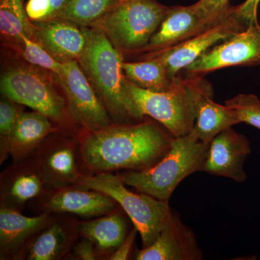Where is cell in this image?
Segmentation results:
<instances>
[{
  "mask_svg": "<svg viewBox=\"0 0 260 260\" xmlns=\"http://www.w3.org/2000/svg\"><path fill=\"white\" fill-rule=\"evenodd\" d=\"M174 138L161 124L148 120L80 132L84 172L97 174L148 169L164 158Z\"/></svg>",
  "mask_w": 260,
  "mask_h": 260,
  "instance_id": "1",
  "label": "cell"
},
{
  "mask_svg": "<svg viewBox=\"0 0 260 260\" xmlns=\"http://www.w3.org/2000/svg\"><path fill=\"white\" fill-rule=\"evenodd\" d=\"M83 29L86 44L78 61L114 124H135L144 120L124 89L121 51L99 29Z\"/></svg>",
  "mask_w": 260,
  "mask_h": 260,
  "instance_id": "2",
  "label": "cell"
},
{
  "mask_svg": "<svg viewBox=\"0 0 260 260\" xmlns=\"http://www.w3.org/2000/svg\"><path fill=\"white\" fill-rule=\"evenodd\" d=\"M209 144L191 132L186 136L174 138L170 150L153 167L116 174L126 186L138 192L169 201L181 181L191 174L203 172Z\"/></svg>",
  "mask_w": 260,
  "mask_h": 260,
  "instance_id": "3",
  "label": "cell"
},
{
  "mask_svg": "<svg viewBox=\"0 0 260 260\" xmlns=\"http://www.w3.org/2000/svg\"><path fill=\"white\" fill-rule=\"evenodd\" d=\"M44 70L30 64H14L2 73L0 90L3 96L42 113L61 130H80L70 115L66 99Z\"/></svg>",
  "mask_w": 260,
  "mask_h": 260,
  "instance_id": "4",
  "label": "cell"
},
{
  "mask_svg": "<svg viewBox=\"0 0 260 260\" xmlns=\"http://www.w3.org/2000/svg\"><path fill=\"white\" fill-rule=\"evenodd\" d=\"M124 89L142 116L161 124L174 138L190 134L196 122V100L190 78L178 75L170 90L142 88L125 78Z\"/></svg>",
  "mask_w": 260,
  "mask_h": 260,
  "instance_id": "5",
  "label": "cell"
},
{
  "mask_svg": "<svg viewBox=\"0 0 260 260\" xmlns=\"http://www.w3.org/2000/svg\"><path fill=\"white\" fill-rule=\"evenodd\" d=\"M169 8L156 0H120L90 27L102 30L120 51L143 50Z\"/></svg>",
  "mask_w": 260,
  "mask_h": 260,
  "instance_id": "6",
  "label": "cell"
},
{
  "mask_svg": "<svg viewBox=\"0 0 260 260\" xmlns=\"http://www.w3.org/2000/svg\"><path fill=\"white\" fill-rule=\"evenodd\" d=\"M76 186L102 191L115 200L138 229L142 248L148 247L155 242L172 210L169 201L129 190L113 173L85 174Z\"/></svg>",
  "mask_w": 260,
  "mask_h": 260,
  "instance_id": "7",
  "label": "cell"
},
{
  "mask_svg": "<svg viewBox=\"0 0 260 260\" xmlns=\"http://www.w3.org/2000/svg\"><path fill=\"white\" fill-rule=\"evenodd\" d=\"M49 190L76 186L85 175L78 134L59 129L47 137L31 155Z\"/></svg>",
  "mask_w": 260,
  "mask_h": 260,
  "instance_id": "8",
  "label": "cell"
},
{
  "mask_svg": "<svg viewBox=\"0 0 260 260\" xmlns=\"http://www.w3.org/2000/svg\"><path fill=\"white\" fill-rule=\"evenodd\" d=\"M55 77L80 132L97 131L114 124L78 61L62 63Z\"/></svg>",
  "mask_w": 260,
  "mask_h": 260,
  "instance_id": "9",
  "label": "cell"
},
{
  "mask_svg": "<svg viewBox=\"0 0 260 260\" xmlns=\"http://www.w3.org/2000/svg\"><path fill=\"white\" fill-rule=\"evenodd\" d=\"M247 27L238 15L236 7H232L226 15L194 37L174 47L154 51L150 56L161 61L169 76L174 78L210 48Z\"/></svg>",
  "mask_w": 260,
  "mask_h": 260,
  "instance_id": "10",
  "label": "cell"
},
{
  "mask_svg": "<svg viewBox=\"0 0 260 260\" xmlns=\"http://www.w3.org/2000/svg\"><path fill=\"white\" fill-rule=\"evenodd\" d=\"M260 64V25L258 20L210 48L185 70L188 74L201 75L236 66Z\"/></svg>",
  "mask_w": 260,
  "mask_h": 260,
  "instance_id": "11",
  "label": "cell"
},
{
  "mask_svg": "<svg viewBox=\"0 0 260 260\" xmlns=\"http://www.w3.org/2000/svg\"><path fill=\"white\" fill-rule=\"evenodd\" d=\"M28 206L37 214H70L90 220L114 211L119 205L102 191L71 186L49 191Z\"/></svg>",
  "mask_w": 260,
  "mask_h": 260,
  "instance_id": "12",
  "label": "cell"
},
{
  "mask_svg": "<svg viewBox=\"0 0 260 260\" xmlns=\"http://www.w3.org/2000/svg\"><path fill=\"white\" fill-rule=\"evenodd\" d=\"M78 223L79 220L73 215L54 214L16 260L67 259L80 237Z\"/></svg>",
  "mask_w": 260,
  "mask_h": 260,
  "instance_id": "13",
  "label": "cell"
},
{
  "mask_svg": "<svg viewBox=\"0 0 260 260\" xmlns=\"http://www.w3.org/2000/svg\"><path fill=\"white\" fill-rule=\"evenodd\" d=\"M251 152L250 142L245 135L229 128L210 141L203 172L244 182L247 179L244 164Z\"/></svg>",
  "mask_w": 260,
  "mask_h": 260,
  "instance_id": "14",
  "label": "cell"
},
{
  "mask_svg": "<svg viewBox=\"0 0 260 260\" xmlns=\"http://www.w3.org/2000/svg\"><path fill=\"white\" fill-rule=\"evenodd\" d=\"M49 190L42 173L30 157L13 162L0 175V207L22 212Z\"/></svg>",
  "mask_w": 260,
  "mask_h": 260,
  "instance_id": "15",
  "label": "cell"
},
{
  "mask_svg": "<svg viewBox=\"0 0 260 260\" xmlns=\"http://www.w3.org/2000/svg\"><path fill=\"white\" fill-rule=\"evenodd\" d=\"M135 257L137 260H202L204 254L194 233L172 209L155 242L137 251Z\"/></svg>",
  "mask_w": 260,
  "mask_h": 260,
  "instance_id": "16",
  "label": "cell"
},
{
  "mask_svg": "<svg viewBox=\"0 0 260 260\" xmlns=\"http://www.w3.org/2000/svg\"><path fill=\"white\" fill-rule=\"evenodd\" d=\"M196 100V122L192 133L201 141H210L225 129L240 124L237 112L213 101L211 85L201 75H189Z\"/></svg>",
  "mask_w": 260,
  "mask_h": 260,
  "instance_id": "17",
  "label": "cell"
},
{
  "mask_svg": "<svg viewBox=\"0 0 260 260\" xmlns=\"http://www.w3.org/2000/svg\"><path fill=\"white\" fill-rule=\"evenodd\" d=\"M32 23L35 42L56 61L64 63L79 59L86 44L83 27L61 19Z\"/></svg>",
  "mask_w": 260,
  "mask_h": 260,
  "instance_id": "18",
  "label": "cell"
},
{
  "mask_svg": "<svg viewBox=\"0 0 260 260\" xmlns=\"http://www.w3.org/2000/svg\"><path fill=\"white\" fill-rule=\"evenodd\" d=\"M54 214L29 217L0 207V259L16 260L32 238L47 225Z\"/></svg>",
  "mask_w": 260,
  "mask_h": 260,
  "instance_id": "19",
  "label": "cell"
},
{
  "mask_svg": "<svg viewBox=\"0 0 260 260\" xmlns=\"http://www.w3.org/2000/svg\"><path fill=\"white\" fill-rule=\"evenodd\" d=\"M129 220L119 205L117 209L107 215L79 220L80 235L93 243L99 259L107 260L127 237Z\"/></svg>",
  "mask_w": 260,
  "mask_h": 260,
  "instance_id": "20",
  "label": "cell"
},
{
  "mask_svg": "<svg viewBox=\"0 0 260 260\" xmlns=\"http://www.w3.org/2000/svg\"><path fill=\"white\" fill-rule=\"evenodd\" d=\"M210 25L203 21L191 5L170 7L158 30L143 50L157 51L174 47L194 37Z\"/></svg>",
  "mask_w": 260,
  "mask_h": 260,
  "instance_id": "21",
  "label": "cell"
},
{
  "mask_svg": "<svg viewBox=\"0 0 260 260\" xmlns=\"http://www.w3.org/2000/svg\"><path fill=\"white\" fill-rule=\"evenodd\" d=\"M59 129L54 121L42 113L22 112L9 139L10 155L13 162L30 158L49 135Z\"/></svg>",
  "mask_w": 260,
  "mask_h": 260,
  "instance_id": "22",
  "label": "cell"
},
{
  "mask_svg": "<svg viewBox=\"0 0 260 260\" xmlns=\"http://www.w3.org/2000/svg\"><path fill=\"white\" fill-rule=\"evenodd\" d=\"M0 32L3 40L14 49L23 37L35 41L34 24L27 15L24 0H0Z\"/></svg>",
  "mask_w": 260,
  "mask_h": 260,
  "instance_id": "23",
  "label": "cell"
},
{
  "mask_svg": "<svg viewBox=\"0 0 260 260\" xmlns=\"http://www.w3.org/2000/svg\"><path fill=\"white\" fill-rule=\"evenodd\" d=\"M124 77L140 88L153 91H167L172 88L175 78H172L164 64L150 56L146 60L123 62Z\"/></svg>",
  "mask_w": 260,
  "mask_h": 260,
  "instance_id": "24",
  "label": "cell"
},
{
  "mask_svg": "<svg viewBox=\"0 0 260 260\" xmlns=\"http://www.w3.org/2000/svg\"><path fill=\"white\" fill-rule=\"evenodd\" d=\"M120 0H69L55 18L80 27H90L116 6Z\"/></svg>",
  "mask_w": 260,
  "mask_h": 260,
  "instance_id": "25",
  "label": "cell"
},
{
  "mask_svg": "<svg viewBox=\"0 0 260 260\" xmlns=\"http://www.w3.org/2000/svg\"><path fill=\"white\" fill-rule=\"evenodd\" d=\"M23 59L28 64L49 72L56 76L60 71L61 64L39 43L27 37H23L21 43L16 48Z\"/></svg>",
  "mask_w": 260,
  "mask_h": 260,
  "instance_id": "26",
  "label": "cell"
},
{
  "mask_svg": "<svg viewBox=\"0 0 260 260\" xmlns=\"http://www.w3.org/2000/svg\"><path fill=\"white\" fill-rule=\"evenodd\" d=\"M21 104L3 96L0 102V164L10 156L9 139L19 116L23 112Z\"/></svg>",
  "mask_w": 260,
  "mask_h": 260,
  "instance_id": "27",
  "label": "cell"
},
{
  "mask_svg": "<svg viewBox=\"0 0 260 260\" xmlns=\"http://www.w3.org/2000/svg\"><path fill=\"white\" fill-rule=\"evenodd\" d=\"M225 105L237 112L241 123L260 130V100L253 94H239L229 99Z\"/></svg>",
  "mask_w": 260,
  "mask_h": 260,
  "instance_id": "28",
  "label": "cell"
},
{
  "mask_svg": "<svg viewBox=\"0 0 260 260\" xmlns=\"http://www.w3.org/2000/svg\"><path fill=\"white\" fill-rule=\"evenodd\" d=\"M69 0H28L25 10L30 21H46L55 18Z\"/></svg>",
  "mask_w": 260,
  "mask_h": 260,
  "instance_id": "29",
  "label": "cell"
},
{
  "mask_svg": "<svg viewBox=\"0 0 260 260\" xmlns=\"http://www.w3.org/2000/svg\"><path fill=\"white\" fill-rule=\"evenodd\" d=\"M191 6L203 21L209 25L226 15L232 8L229 0H199Z\"/></svg>",
  "mask_w": 260,
  "mask_h": 260,
  "instance_id": "30",
  "label": "cell"
},
{
  "mask_svg": "<svg viewBox=\"0 0 260 260\" xmlns=\"http://www.w3.org/2000/svg\"><path fill=\"white\" fill-rule=\"evenodd\" d=\"M67 259L95 260L99 259V256L93 243L87 238L80 237Z\"/></svg>",
  "mask_w": 260,
  "mask_h": 260,
  "instance_id": "31",
  "label": "cell"
},
{
  "mask_svg": "<svg viewBox=\"0 0 260 260\" xmlns=\"http://www.w3.org/2000/svg\"><path fill=\"white\" fill-rule=\"evenodd\" d=\"M139 234L138 229L135 226L128 234L127 237L124 239V242L121 243L119 247L115 252L113 253L112 255L108 258L107 260H126L128 259L133 249V245L137 235Z\"/></svg>",
  "mask_w": 260,
  "mask_h": 260,
  "instance_id": "32",
  "label": "cell"
},
{
  "mask_svg": "<svg viewBox=\"0 0 260 260\" xmlns=\"http://www.w3.org/2000/svg\"><path fill=\"white\" fill-rule=\"evenodd\" d=\"M260 0H246L243 4L236 7L238 15L243 21L249 25L254 20H257V10Z\"/></svg>",
  "mask_w": 260,
  "mask_h": 260,
  "instance_id": "33",
  "label": "cell"
}]
</instances>
